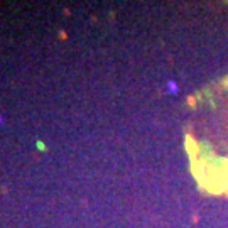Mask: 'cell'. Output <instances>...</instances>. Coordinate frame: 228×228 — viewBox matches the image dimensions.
Segmentation results:
<instances>
[{
	"instance_id": "cell-1",
	"label": "cell",
	"mask_w": 228,
	"mask_h": 228,
	"mask_svg": "<svg viewBox=\"0 0 228 228\" xmlns=\"http://www.w3.org/2000/svg\"><path fill=\"white\" fill-rule=\"evenodd\" d=\"M36 146H37V149H39V151H46V146H44L42 142H41V140H37Z\"/></svg>"
}]
</instances>
